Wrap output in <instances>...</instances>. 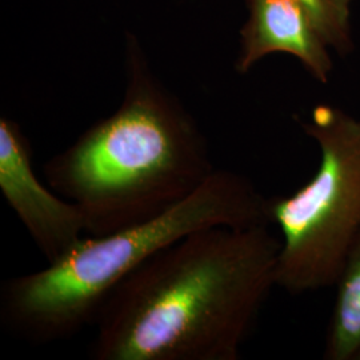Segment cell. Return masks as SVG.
I'll use <instances>...</instances> for the list:
<instances>
[{
  "label": "cell",
  "mask_w": 360,
  "mask_h": 360,
  "mask_svg": "<svg viewBox=\"0 0 360 360\" xmlns=\"http://www.w3.org/2000/svg\"><path fill=\"white\" fill-rule=\"evenodd\" d=\"M269 226L211 227L155 254L107 297L95 360H236L274 287Z\"/></svg>",
  "instance_id": "obj_1"
},
{
  "label": "cell",
  "mask_w": 360,
  "mask_h": 360,
  "mask_svg": "<svg viewBox=\"0 0 360 360\" xmlns=\"http://www.w3.org/2000/svg\"><path fill=\"white\" fill-rule=\"evenodd\" d=\"M215 169L193 117L134 53L115 114L52 156L43 172L52 190L77 207L86 233L102 236L162 215Z\"/></svg>",
  "instance_id": "obj_2"
},
{
  "label": "cell",
  "mask_w": 360,
  "mask_h": 360,
  "mask_svg": "<svg viewBox=\"0 0 360 360\" xmlns=\"http://www.w3.org/2000/svg\"><path fill=\"white\" fill-rule=\"evenodd\" d=\"M254 226H270L269 198L243 175L215 169L162 215L102 236L86 235L46 269L6 281L0 319L30 343L71 338L95 324L116 287L168 245L205 229Z\"/></svg>",
  "instance_id": "obj_3"
},
{
  "label": "cell",
  "mask_w": 360,
  "mask_h": 360,
  "mask_svg": "<svg viewBox=\"0 0 360 360\" xmlns=\"http://www.w3.org/2000/svg\"><path fill=\"white\" fill-rule=\"evenodd\" d=\"M300 124L319 147L318 171L295 193L269 198L282 235L276 287L292 295L335 285L360 232V117L318 104Z\"/></svg>",
  "instance_id": "obj_4"
},
{
  "label": "cell",
  "mask_w": 360,
  "mask_h": 360,
  "mask_svg": "<svg viewBox=\"0 0 360 360\" xmlns=\"http://www.w3.org/2000/svg\"><path fill=\"white\" fill-rule=\"evenodd\" d=\"M0 191L47 263L65 257L86 236L77 207L52 193L32 167V148L16 122L0 119Z\"/></svg>",
  "instance_id": "obj_5"
},
{
  "label": "cell",
  "mask_w": 360,
  "mask_h": 360,
  "mask_svg": "<svg viewBox=\"0 0 360 360\" xmlns=\"http://www.w3.org/2000/svg\"><path fill=\"white\" fill-rule=\"evenodd\" d=\"M250 19L242 30V50L236 70L248 72L270 53L297 58L311 77L322 84L334 70L330 47L309 10L297 0H247Z\"/></svg>",
  "instance_id": "obj_6"
},
{
  "label": "cell",
  "mask_w": 360,
  "mask_h": 360,
  "mask_svg": "<svg viewBox=\"0 0 360 360\" xmlns=\"http://www.w3.org/2000/svg\"><path fill=\"white\" fill-rule=\"evenodd\" d=\"M324 359L354 360L360 349V232L336 281Z\"/></svg>",
  "instance_id": "obj_7"
},
{
  "label": "cell",
  "mask_w": 360,
  "mask_h": 360,
  "mask_svg": "<svg viewBox=\"0 0 360 360\" xmlns=\"http://www.w3.org/2000/svg\"><path fill=\"white\" fill-rule=\"evenodd\" d=\"M311 13L328 47L345 56L352 51L351 7L354 0H297Z\"/></svg>",
  "instance_id": "obj_8"
},
{
  "label": "cell",
  "mask_w": 360,
  "mask_h": 360,
  "mask_svg": "<svg viewBox=\"0 0 360 360\" xmlns=\"http://www.w3.org/2000/svg\"><path fill=\"white\" fill-rule=\"evenodd\" d=\"M354 360H360V349L358 351V354H356V356H355V359Z\"/></svg>",
  "instance_id": "obj_9"
}]
</instances>
